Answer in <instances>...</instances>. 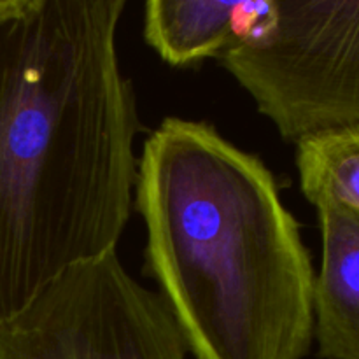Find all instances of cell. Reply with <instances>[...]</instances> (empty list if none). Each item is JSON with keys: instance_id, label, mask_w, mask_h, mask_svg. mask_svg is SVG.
Here are the masks:
<instances>
[{"instance_id": "obj_1", "label": "cell", "mask_w": 359, "mask_h": 359, "mask_svg": "<svg viewBox=\"0 0 359 359\" xmlns=\"http://www.w3.org/2000/svg\"><path fill=\"white\" fill-rule=\"evenodd\" d=\"M126 0H0V323L118 251L135 196Z\"/></svg>"}, {"instance_id": "obj_2", "label": "cell", "mask_w": 359, "mask_h": 359, "mask_svg": "<svg viewBox=\"0 0 359 359\" xmlns=\"http://www.w3.org/2000/svg\"><path fill=\"white\" fill-rule=\"evenodd\" d=\"M133 205L146 272L195 359L307 356L316 272L262 158L170 116L144 140Z\"/></svg>"}, {"instance_id": "obj_3", "label": "cell", "mask_w": 359, "mask_h": 359, "mask_svg": "<svg viewBox=\"0 0 359 359\" xmlns=\"http://www.w3.org/2000/svg\"><path fill=\"white\" fill-rule=\"evenodd\" d=\"M217 60L286 142L359 125V0H272Z\"/></svg>"}, {"instance_id": "obj_4", "label": "cell", "mask_w": 359, "mask_h": 359, "mask_svg": "<svg viewBox=\"0 0 359 359\" xmlns=\"http://www.w3.org/2000/svg\"><path fill=\"white\" fill-rule=\"evenodd\" d=\"M188 349L156 291L118 251L72 266L0 323V359H186Z\"/></svg>"}, {"instance_id": "obj_5", "label": "cell", "mask_w": 359, "mask_h": 359, "mask_svg": "<svg viewBox=\"0 0 359 359\" xmlns=\"http://www.w3.org/2000/svg\"><path fill=\"white\" fill-rule=\"evenodd\" d=\"M321 269L314 283V340L323 359H359V212L319 200Z\"/></svg>"}, {"instance_id": "obj_6", "label": "cell", "mask_w": 359, "mask_h": 359, "mask_svg": "<svg viewBox=\"0 0 359 359\" xmlns=\"http://www.w3.org/2000/svg\"><path fill=\"white\" fill-rule=\"evenodd\" d=\"M269 2L149 0L144 39L165 63L188 67L219 58L263 16Z\"/></svg>"}, {"instance_id": "obj_7", "label": "cell", "mask_w": 359, "mask_h": 359, "mask_svg": "<svg viewBox=\"0 0 359 359\" xmlns=\"http://www.w3.org/2000/svg\"><path fill=\"white\" fill-rule=\"evenodd\" d=\"M294 160L300 189L312 205L328 198L359 212V125L304 137Z\"/></svg>"}]
</instances>
